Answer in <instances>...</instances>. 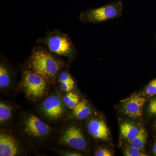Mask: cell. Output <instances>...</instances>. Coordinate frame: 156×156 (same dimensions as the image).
<instances>
[{"label": "cell", "mask_w": 156, "mask_h": 156, "mask_svg": "<svg viewBox=\"0 0 156 156\" xmlns=\"http://www.w3.org/2000/svg\"><path fill=\"white\" fill-rule=\"evenodd\" d=\"M62 65L52 53L42 48L34 50L30 58V70L49 82L55 80Z\"/></svg>", "instance_id": "6da1fadb"}, {"label": "cell", "mask_w": 156, "mask_h": 156, "mask_svg": "<svg viewBox=\"0 0 156 156\" xmlns=\"http://www.w3.org/2000/svg\"><path fill=\"white\" fill-rule=\"evenodd\" d=\"M44 43L51 52L71 58L75 53V48L67 35L57 30L48 32Z\"/></svg>", "instance_id": "7a4b0ae2"}, {"label": "cell", "mask_w": 156, "mask_h": 156, "mask_svg": "<svg viewBox=\"0 0 156 156\" xmlns=\"http://www.w3.org/2000/svg\"><path fill=\"white\" fill-rule=\"evenodd\" d=\"M122 11V5L118 2L84 11L80 15V18L84 22H103L120 17Z\"/></svg>", "instance_id": "3957f363"}, {"label": "cell", "mask_w": 156, "mask_h": 156, "mask_svg": "<svg viewBox=\"0 0 156 156\" xmlns=\"http://www.w3.org/2000/svg\"><path fill=\"white\" fill-rule=\"evenodd\" d=\"M22 85L27 96L37 98L44 95L47 81L31 70H26L23 73Z\"/></svg>", "instance_id": "277c9868"}, {"label": "cell", "mask_w": 156, "mask_h": 156, "mask_svg": "<svg viewBox=\"0 0 156 156\" xmlns=\"http://www.w3.org/2000/svg\"><path fill=\"white\" fill-rule=\"evenodd\" d=\"M60 142L79 150L85 149L87 145L81 129L75 127H70L65 131L61 136Z\"/></svg>", "instance_id": "5b68a950"}, {"label": "cell", "mask_w": 156, "mask_h": 156, "mask_svg": "<svg viewBox=\"0 0 156 156\" xmlns=\"http://www.w3.org/2000/svg\"><path fill=\"white\" fill-rule=\"evenodd\" d=\"M146 102L144 97L134 95L124 101L122 105L123 112L131 118L141 117L143 107Z\"/></svg>", "instance_id": "8992f818"}, {"label": "cell", "mask_w": 156, "mask_h": 156, "mask_svg": "<svg viewBox=\"0 0 156 156\" xmlns=\"http://www.w3.org/2000/svg\"><path fill=\"white\" fill-rule=\"evenodd\" d=\"M43 111L47 117L56 119L64 113V109L60 98L56 96H49L42 105Z\"/></svg>", "instance_id": "52a82bcc"}, {"label": "cell", "mask_w": 156, "mask_h": 156, "mask_svg": "<svg viewBox=\"0 0 156 156\" xmlns=\"http://www.w3.org/2000/svg\"><path fill=\"white\" fill-rule=\"evenodd\" d=\"M25 131L29 135L42 136L47 135L50 131L49 126L34 115L25 120Z\"/></svg>", "instance_id": "ba28073f"}, {"label": "cell", "mask_w": 156, "mask_h": 156, "mask_svg": "<svg viewBox=\"0 0 156 156\" xmlns=\"http://www.w3.org/2000/svg\"><path fill=\"white\" fill-rule=\"evenodd\" d=\"M19 146L13 136L5 133H1L0 156H16L19 154Z\"/></svg>", "instance_id": "9c48e42d"}, {"label": "cell", "mask_w": 156, "mask_h": 156, "mask_svg": "<svg viewBox=\"0 0 156 156\" xmlns=\"http://www.w3.org/2000/svg\"><path fill=\"white\" fill-rule=\"evenodd\" d=\"M88 131L93 137L98 139L105 140L108 138V128L106 124L101 120L92 119L88 124Z\"/></svg>", "instance_id": "30bf717a"}, {"label": "cell", "mask_w": 156, "mask_h": 156, "mask_svg": "<svg viewBox=\"0 0 156 156\" xmlns=\"http://www.w3.org/2000/svg\"><path fill=\"white\" fill-rule=\"evenodd\" d=\"M73 110L74 116L78 119H85L91 114V108L87 101L84 100L80 101Z\"/></svg>", "instance_id": "8fae6325"}, {"label": "cell", "mask_w": 156, "mask_h": 156, "mask_svg": "<svg viewBox=\"0 0 156 156\" xmlns=\"http://www.w3.org/2000/svg\"><path fill=\"white\" fill-rule=\"evenodd\" d=\"M121 134L128 141L133 140L139 134L140 128L130 123H123L120 127Z\"/></svg>", "instance_id": "7c38bea8"}, {"label": "cell", "mask_w": 156, "mask_h": 156, "mask_svg": "<svg viewBox=\"0 0 156 156\" xmlns=\"http://www.w3.org/2000/svg\"><path fill=\"white\" fill-rule=\"evenodd\" d=\"M58 80L60 88L64 92H71L74 87V81L69 73L66 72H62L59 73Z\"/></svg>", "instance_id": "4fadbf2b"}, {"label": "cell", "mask_w": 156, "mask_h": 156, "mask_svg": "<svg viewBox=\"0 0 156 156\" xmlns=\"http://www.w3.org/2000/svg\"><path fill=\"white\" fill-rule=\"evenodd\" d=\"M147 134L145 129L142 127L140 128L139 134L133 140L130 141V146L142 150L145 147Z\"/></svg>", "instance_id": "5bb4252c"}, {"label": "cell", "mask_w": 156, "mask_h": 156, "mask_svg": "<svg viewBox=\"0 0 156 156\" xmlns=\"http://www.w3.org/2000/svg\"><path fill=\"white\" fill-rule=\"evenodd\" d=\"M11 73L5 63L1 62L0 65V88H7L11 83Z\"/></svg>", "instance_id": "9a60e30c"}, {"label": "cell", "mask_w": 156, "mask_h": 156, "mask_svg": "<svg viewBox=\"0 0 156 156\" xmlns=\"http://www.w3.org/2000/svg\"><path fill=\"white\" fill-rule=\"evenodd\" d=\"M63 102L70 109H73L80 102V97L76 93L70 92L63 97Z\"/></svg>", "instance_id": "2e32d148"}, {"label": "cell", "mask_w": 156, "mask_h": 156, "mask_svg": "<svg viewBox=\"0 0 156 156\" xmlns=\"http://www.w3.org/2000/svg\"><path fill=\"white\" fill-rule=\"evenodd\" d=\"M11 108L9 105L1 102L0 103V122L1 124L9 119L11 116Z\"/></svg>", "instance_id": "e0dca14e"}, {"label": "cell", "mask_w": 156, "mask_h": 156, "mask_svg": "<svg viewBox=\"0 0 156 156\" xmlns=\"http://www.w3.org/2000/svg\"><path fill=\"white\" fill-rule=\"evenodd\" d=\"M140 150L136 148L130 147L127 148L124 151V155L126 156H146L147 155L143 153Z\"/></svg>", "instance_id": "ac0fdd59"}, {"label": "cell", "mask_w": 156, "mask_h": 156, "mask_svg": "<svg viewBox=\"0 0 156 156\" xmlns=\"http://www.w3.org/2000/svg\"><path fill=\"white\" fill-rule=\"evenodd\" d=\"M145 92L148 95H156V79L149 83L145 89Z\"/></svg>", "instance_id": "d6986e66"}, {"label": "cell", "mask_w": 156, "mask_h": 156, "mask_svg": "<svg viewBox=\"0 0 156 156\" xmlns=\"http://www.w3.org/2000/svg\"><path fill=\"white\" fill-rule=\"evenodd\" d=\"M113 155L111 152L105 148L99 149L95 153L96 156H112Z\"/></svg>", "instance_id": "ffe728a7"}, {"label": "cell", "mask_w": 156, "mask_h": 156, "mask_svg": "<svg viewBox=\"0 0 156 156\" xmlns=\"http://www.w3.org/2000/svg\"><path fill=\"white\" fill-rule=\"evenodd\" d=\"M148 111L152 115H156V98L151 101L149 105Z\"/></svg>", "instance_id": "44dd1931"}, {"label": "cell", "mask_w": 156, "mask_h": 156, "mask_svg": "<svg viewBox=\"0 0 156 156\" xmlns=\"http://www.w3.org/2000/svg\"><path fill=\"white\" fill-rule=\"evenodd\" d=\"M65 155L68 156H82V155L79 153H77L70 152L68 153L65 154Z\"/></svg>", "instance_id": "7402d4cb"}, {"label": "cell", "mask_w": 156, "mask_h": 156, "mask_svg": "<svg viewBox=\"0 0 156 156\" xmlns=\"http://www.w3.org/2000/svg\"><path fill=\"white\" fill-rule=\"evenodd\" d=\"M153 150L154 153V154H155L156 155V143L154 146Z\"/></svg>", "instance_id": "603a6c76"}]
</instances>
